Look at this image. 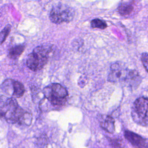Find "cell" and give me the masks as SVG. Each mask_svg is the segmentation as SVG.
<instances>
[{
	"instance_id": "cell-15",
	"label": "cell",
	"mask_w": 148,
	"mask_h": 148,
	"mask_svg": "<svg viewBox=\"0 0 148 148\" xmlns=\"http://www.w3.org/2000/svg\"><path fill=\"white\" fill-rule=\"evenodd\" d=\"M141 61L145 69L148 72V54L147 53H142L141 56Z\"/></svg>"
},
{
	"instance_id": "cell-13",
	"label": "cell",
	"mask_w": 148,
	"mask_h": 148,
	"mask_svg": "<svg viewBox=\"0 0 148 148\" xmlns=\"http://www.w3.org/2000/svg\"><path fill=\"white\" fill-rule=\"evenodd\" d=\"M91 26L93 28L105 29L107 27V24L105 21L99 18H95L91 20Z\"/></svg>"
},
{
	"instance_id": "cell-10",
	"label": "cell",
	"mask_w": 148,
	"mask_h": 148,
	"mask_svg": "<svg viewBox=\"0 0 148 148\" xmlns=\"http://www.w3.org/2000/svg\"><path fill=\"white\" fill-rule=\"evenodd\" d=\"M123 82L129 87L135 88L139 85L141 82V77L137 71L127 70Z\"/></svg>"
},
{
	"instance_id": "cell-7",
	"label": "cell",
	"mask_w": 148,
	"mask_h": 148,
	"mask_svg": "<svg viewBox=\"0 0 148 148\" xmlns=\"http://www.w3.org/2000/svg\"><path fill=\"white\" fill-rule=\"evenodd\" d=\"M140 0H122L118 6V12L124 17H131L140 10Z\"/></svg>"
},
{
	"instance_id": "cell-1",
	"label": "cell",
	"mask_w": 148,
	"mask_h": 148,
	"mask_svg": "<svg viewBox=\"0 0 148 148\" xmlns=\"http://www.w3.org/2000/svg\"><path fill=\"white\" fill-rule=\"evenodd\" d=\"M0 118L9 123L27 125H29L32 120L31 114L20 108L14 98L5 95L0 97Z\"/></svg>"
},
{
	"instance_id": "cell-14",
	"label": "cell",
	"mask_w": 148,
	"mask_h": 148,
	"mask_svg": "<svg viewBox=\"0 0 148 148\" xmlns=\"http://www.w3.org/2000/svg\"><path fill=\"white\" fill-rule=\"evenodd\" d=\"M11 25H7L0 32V43H2L9 34L11 30Z\"/></svg>"
},
{
	"instance_id": "cell-11",
	"label": "cell",
	"mask_w": 148,
	"mask_h": 148,
	"mask_svg": "<svg viewBox=\"0 0 148 148\" xmlns=\"http://www.w3.org/2000/svg\"><path fill=\"white\" fill-rule=\"evenodd\" d=\"M100 125L106 132L113 134L114 131V121L110 116H102L100 119Z\"/></svg>"
},
{
	"instance_id": "cell-9",
	"label": "cell",
	"mask_w": 148,
	"mask_h": 148,
	"mask_svg": "<svg viewBox=\"0 0 148 148\" xmlns=\"http://www.w3.org/2000/svg\"><path fill=\"white\" fill-rule=\"evenodd\" d=\"M127 70L123 69L119 63L116 62L110 66L108 80L111 82H117L123 80L124 78Z\"/></svg>"
},
{
	"instance_id": "cell-12",
	"label": "cell",
	"mask_w": 148,
	"mask_h": 148,
	"mask_svg": "<svg viewBox=\"0 0 148 148\" xmlns=\"http://www.w3.org/2000/svg\"><path fill=\"white\" fill-rule=\"evenodd\" d=\"M24 45H18L12 47L9 51L8 56L12 59H16L23 53L25 49Z\"/></svg>"
},
{
	"instance_id": "cell-6",
	"label": "cell",
	"mask_w": 148,
	"mask_h": 148,
	"mask_svg": "<svg viewBox=\"0 0 148 148\" xmlns=\"http://www.w3.org/2000/svg\"><path fill=\"white\" fill-rule=\"evenodd\" d=\"M1 88L3 93L14 98L22 97L25 92L24 87L21 83L10 79L5 80L2 83Z\"/></svg>"
},
{
	"instance_id": "cell-2",
	"label": "cell",
	"mask_w": 148,
	"mask_h": 148,
	"mask_svg": "<svg viewBox=\"0 0 148 148\" xmlns=\"http://www.w3.org/2000/svg\"><path fill=\"white\" fill-rule=\"evenodd\" d=\"M51 49L49 46H39L35 48L27 59V66L31 71L36 72L40 70L47 62Z\"/></svg>"
},
{
	"instance_id": "cell-5",
	"label": "cell",
	"mask_w": 148,
	"mask_h": 148,
	"mask_svg": "<svg viewBox=\"0 0 148 148\" xmlns=\"http://www.w3.org/2000/svg\"><path fill=\"white\" fill-rule=\"evenodd\" d=\"M75 16L73 8L64 4H58L51 9L49 18L51 22L56 24L68 23L72 21Z\"/></svg>"
},
{
	"instance_id": "cell-4",
	"label": "cell",
	"mask_w": 148,
	"mask_h": 148,
	"mask_svg": "<svg viewBox=\"0 0 148 148\" xmlns=\"http://www.w3.org/2000/svg\"><path fill=\"white\" fill-rule=\"evenodd\" d=\"M133 120L142 126H148V98L140 97L134 102L131 110Z\"/></svg>"
},
{
	"instance_id": "cell-3",
	"label": "cell",
	"mask_w": 148,
	"mask_h": 148,
	"mask_svg": "<svg viewBox=\"0 0 148 148\" xmlns=\"http://www.w3.org/2000/svg\"><path fill=\"white\" fill-rule=\"evenodd\" d=\"M45 97L54 105L64 104L68 97L66 89L59 83H51L45 87L43 91Z\"/></svg>"
},
{
	"instance_id": "cell-8",
	"label": "cell",
	"mask_w": 148,
	"mask_h": 148,
	"mask_svg": "<svg viewBox=\"0 0 148 148\" xmlns=\"http://www.w3.org/2000/svg\"><path fill=\"white\" fill-rule=\"evenodd\" d=\"M124 136L135 148H148V140L132 131H124Z\"/></svg>"
}]
</instances>
